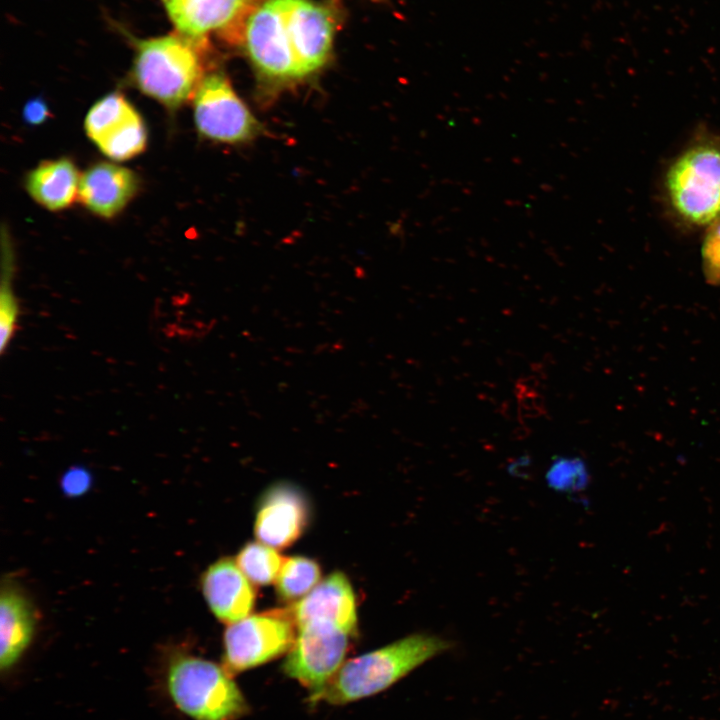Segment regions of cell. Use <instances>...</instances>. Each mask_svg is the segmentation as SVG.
<instances>
[{
  "mask_svg": "<svg viewBox=\"0 0 720 720\" xmlns=\"http://www.w3.org/2000/svg\"><path fill=\"white\" fill-rule=\"evenodd\" d=\"M235 561L253 584L269 585L276 581L284 558L276 548L255 541L245 544Z\"/></svg>",
  "mask_w": 720,
  "mask_h": 720,
  "instance_id": "18",
  "label": "cell"
},
{
  "mask_svg": "<svg viewBox=\"0 0 720 720\" xmlns=\"http://www.w3.org/2000/svg\"><path fill=\"white\" fill-rule=\"evenodd\" d=\"M18 315V305L9 282L2 285L0 296V336L1 352L9 344L15 328Z\"/></svg>",
  "mask_w": 720,
  "mask_h": 720,
  "instance_id": "22",
  "label": "cell"
},
{
  "mask_svg": "<svg viewBox=\"0 0 720 720\" xmlns=\"http://www.w3.org/2000/svg\"><path fill=\"white\" fill-rule=\"evenodd\" d=\"M199 132L214 141L245 142L261 131L257 119L221 73L203 78L193 97Z\"/></svg>",
  "mask_w": 720,
  "mask_h": 720,
  "instance_id": "8",
  "label": "cell"
},
{
  "mask_svg": "<svg viewBox=\"0 0 720 720\" xmlns=\"http://www.w3.org/2000/svg\"><path fill=\"white\" fill-rule=\"evenodd\" d=\"M146 128L138 114L110 133L96 145L113 160H127L140 154L146 146Z\"/></svg>",
  "mask_w": 720,
  "mask_h": 720,
  "instance_id": "19",
  "label": "cell"
},
{
  "mask_svg": "<svg viewBox=\"0 0 720 720\" xmlns=\"http://www.w3.org/2000/svg\"><path fill=\"white\" fill-rule=\"evenodd\" d=\"M226 668L209 660L177 654L167 668V689L175 706L193 720H236L247 702Z\"/></svg>",
  "mask_w": 720,
  "mask_h": 720,
  "instance_id": "5",
  "label": "cell"
},
{
  "mask_svg": "<svg viewBox=\"0 0 720 720\" xmlns=\"http://www.w3.org/2000/svg\"><path fill=\"white\" fill-rule=\"evenodd\" d=\"M433 634L416 633L344 662L318 701L340 705L378 694L433 657L451 648Z\"/></svg>",
  "mask_w": 720,
  "mask_h": 720,
  "instance_id": "2",
  "label": "cell"
},
{
  "mask_svg": "<svg viewBox=\"0 0 720 720\" xmlns=\"http://www.w3.org/2000/svg\"><path fill=\"white\" fill-rule=\"evenodd\" d=\"M204 598L220 621L231 624L250 615L255 604L252 582L235 560L224 557L211 564L201 578Z\"/></svg>",
  "mask_w": 720,
  "mask_h": 720,
  "instance_id": "10",
  "label": "cell"
},
{
  "mask_svg": "<svg viewBox=\"0 0 720 720\" xmlns=\"http://www.w3.org/2000/svg\"><path fill=\"white\" fill-rule=\"evenodd\" d=\"M321 578L319 564L305 556L284 558L276 579L278 596L285 601H295L307 595Z\"/></svg>",
  "mask_w": 720,
  "mask_h": 720,
  "instance_id": "17",
  "label": "cell"
},
{
  "mask_svg": "<svg viewBox=\"0 0 720 720\" xmlns=\"http://www.w3.org/2000/svg\"><path fill=\"white\" fill-rule=\"evenodd\" d=\"M296 626L322 620L338 625L352 635L356 632V599L347 576L336 571L320 581L291 608Z\"/></svg>",
  "mask_w": 720,
  "mask_h": 720,
  "instance_id": "11",
  "label": "cell"
},
{
  "mask_svg": "<svg viewBox=\"0 0 720 720\" xmlns=\"http://www.w3.org/2000/svg\"><path fill=\"white\" fill-rule=\"evenodd\" d=\"M49 114L47 103L40 97L28 101L23 109V118L30 125L42 124L48 119Z\"/></svg>",
  "mask_w": 720,
  "mask_h": 720,
  "instance_id": "24",
  "label": "cell"
},
{
  "mask_svg": "<svg viewBox=\"0 0 720 720\" xmlns=\"http://www.w3.org/2000/svg\"><path fill=\"white\" fill-rule=\"evenodd\" d=\"M81 176L67 158L40 163L27 175L26 189L43 207L58 211L69 207L79 194Z\"/></svg>",
  "mask_w": 720,
  "mask_h": 720,
  "instance_id": "15",
  "label": "cell"
},
{
  "mask_svg": "<svg viewBox=\"0 0 720 720\" xmlns=\"http://www.w3.org/2000/svg\"><path fill=\"white\" fill-rule=\"evenodd\" d=\"M2 670L10 669L29 646L35 627V616L30 602L22 592L6 586L0 597Z\"/></svg>",
  "mask_w": 720,
  "mask_h": 720,
  "instance_id": "14",
  "label": "cell"
},
{
  "mask_svg": "<svg viewBox=\"0 0 720 720\" xmlns=\"http://www.w3.org/2000/svg\"><path fill=\"white\" fill-rule=\"evenodd\" d=\"M352 636L328 621L312 620L297 626L295 641L283 662V671L310 691L311 702H317L344 663Z\"/></svg>",
  "mask_w": 720,
  "mask_h": 720,
  "instance_id": "7",
  "label": "cell"
},
{
  "mask_svg": "<svg viewBox=\"0 0 720 720\" xmlns=\"http://www.w3.org/2000/svg\"><path fill=\"white\" fill-rule=\"evenodd\" d=\"M179 34L198 41L209 32L231 25L251 0H161Z\"/></svg>",
  "mask_w": 720,
  "mask_h": 720,
  "instance_id": "13",
  "label": "cell"
},
{
  "mask_svg": "<svg viewBox=\"0 0 720 720\" xmlns=\"http://www.w3.org/2000/svg\"><path fill=\"white\" fill-rule=\"evenodd\" d=\"M673 214L687 226L720 218V138L702 136L669 165L664 181Z\"/></svg>",
  "mask_w": 720,
  "mask_h": 720,
  "instance_id": "3",
  "label": "cell"
},
{
  "mask_svg": "<svg viewBox=\"0 0 720 720\" xmlns=\"http://www.w3.org/2000/svg\"><path fill=\"white\" fill-rule=\"evenodd\" d=\"M334 37L329 9L313 0H265L244 27L248 56L264 78L289 82L319 70Z\"/></svg>",
  "mask_w": 720,
  "mask_h": 720,
  "instance_id": "1",
  "label": "cell"
},
{
  "mask_svg": "<svg viewBox=\"0 0 720 720\" xmlns=\"http://www.w3.org/2000/svg\"><path fill=\"white\" fill-rule=\"evenodd\" d=\"M138 186V178L133 171L100 162L81 175L78 197L94 214L111 218L124 209L136 194Z\"/></svg>",
  "mask_w": 720,
  "mask_h": 720,
  "instance_id": "12",
  "label": "cell"
},
{
  "mask_svg": "<svg viewBox=\"0 0 720 720\" xmlns=\"http://www.w3.org/2000/svg\"><path fill=\"white\" fill-rule=\"evenodd\" d=\"M297 634L291 609H273L249 615L225 630L224 667L239 673L287 653Z\"/></svg>",
  "mask_w": 720,
  "mask_h": 720,
  "instance_id": "6",
  "label": "cell"
},
{
  "mask_svg": "<svg viewBox=\"0 0 720 720\" xmlns=\"http://www.w3.org/2000/svg\"><path fill=\"white\" fill-rule=\"evenodd\" d=\"M138 114L122 94L113 92L91 107L85 119V130L97 144Z\"/></svg>",
  "mask_w": 720,
  "mask_h": 720,
  "instance_id": "16",
  "label": "cell"
},
{
  "mask_svg": "<svg viewBox=\"0 0 720 720\" xmlns=\"http://www.w3.org/2000/svg\"><path fill=\"white\" fill-rule=\"evenodd\" d=\"M702 266L705 279L720 284V218L707 226L702 244Z\"/></svg>",
  "mask_w": 720,
  "mask_h": 720,
  "instance_id": "21",
  "label": "cell"
},
{
  "mask_svg": "<svg viewBox=\"0 0 720 720\" xmlns=\"http://www.w3.org/2000/svg\"><path fill=\"white\" fill-rule=\"evenodd\" d=\"M309 520L310 505L304 492L290 482H277L259 498L254 532L262 543L287 548L302 536Z\"/></svg>",
  "mask_w": 720,
  "mask_h": 720,
  "instance_id": "9",
  "label": "cell"
},
{
  "mask_svg": "<svg viewBox=\"0 0 720 720\" xmlns=\"http://www.w3.org/2000/svg\"><path fill=\"white\" fill-rule=\"evenodd\" d=\"M203 68L195 41L171 34L138 41L132 75L137 87L168 108L193 98Z\"/></svg>",
  "mask_w": 720,
  "mask_h": 720,
  "instance_id": "4",
  "label": "cell"
},
{
  "mask_svg": "<svg viewBox=\"0 0 720 720\" xmlns=\"http://www.w3.org/2000/svg\"><path fill=\"white\" fill-rule=\"evenodd\" d=\"M90 484L91 475L87 469L81 466L71 467L63 474L61 479L64 492L73 496L84 493Z\"/></svg>",
  "mask_w": 720,
  "mask_h": 720,
  "instance_id": "23",
  "label": "cell"
},
{
  "mask_svg": "<svg viewBox=\"0 0 720 720\" xmlns=\"http://www.w3.org/2000/svg\"><path fill=\"white\" fill-rule=\"evenodd\" d=\"M548 481L556 488H583L588 481V473L583 461L578 458H559L548 471Z\"/></svg>",
  "mask_w": 720,
  "mask_h": 720,
  "instance_id": "20",
  "label": "cell"
}]
</instances>
